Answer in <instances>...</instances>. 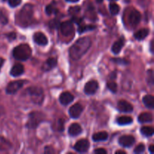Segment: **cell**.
<instances>
[{
  "instance_id": "obj_1",
  "label": "cell",
  "mask_w": 154,
  "mask_h": 154,
  "mask_svg": "<svg viewBox=\"0 0 154 154\" xmlns=\"http://www.w3.org/2000/svg\"><path fill=\"white\" fill-rule=\"evenodd\" d=\"M91 44V39L89 37L79 38L69 49V56L73 60H80L88 51Z\"/></svg>"
},
{
  "instance_id": "obj_2",
  "label": "cell",
  "mask_w": 154,
  "mask_h": 154,
  "mask_svg": "<svg viewBox=\"0 0 154 154\" xmlns=\"http://www.w3.org/2000/svg\"><path fill=\"white\" fill-rule=\"evenodd\" d=\"M33 12L34 10H33L32 5L26 4L20 11L19 13L16 15L15 23L20 26H29L32 23Z\"/></svg>"
},
{
  "instance_id": "obj_3",
  "label": "cell",
  "mask_w": 154,
  "mask_h": 154,
  "mask_svg": "<svg viewBox=\"0 0 154 154\" xmlns=\"http://www.w3.org/2000/svg\"><path fill=\"white\" fill-rule=\"evenodd\" d=\"M32 55V49L29 45L22 44L13 50V56L16 60L25 61L30 58Z\"/></svg>"
},
{
  "instance_id": "obj_4",
  "label": "cell",
  "mask_w": 154,
  "mask_h": 154,
  "mask_svg": "<svg viewBox=\"0 0 154 154\" xmlns=\"http://www.w3.org/2000/svg\"><path fill=\"white\" fill-rule=\"evenodd\" d=\"M27 93L28 95L31 98L32 101L34 103L41 105L44 100V91L41 87H31L29 89H27Z\"/></svg>"
},
{
  "instance_id": "obj_5",
  "label": "cell",
  "mask_w": 154,
  "mask_h": 154,
  "mask_svg": "<svg viewBox=\"0 0 154 154\" xmlns=\"http://www.w3.org/2000/svg\"><path fill=\"white\" fill-rule=\"evenodd\" d=\"M43 114L40 112H32L29 114V120L26 123V127L29 128V129H34L35 128L39 123L44 120Z\"/></svg>"
},
{
  "instance_id": "obj_6",
  "label": "cell",
  "mask_w": 154,
  "mask_h": 154,
  "mask_svg": "<svg viewBox=\"0 0 154 154\" xmlns=\"http://www.w3.org/2000/svg\"><path fill=\"white\" fill-rule=\"evenodd\" d=\"M25 84V81H14L12 82L9 83L8 84L7 87H6V93L9 95H13L16 93L19 90H20L23 85Z\"/></svg>"
},
{
  "instance_id": "obj_7",
  "label": "cell",
  "mask_w": 154,
  "mask_h": 154,
  "mask_svg": "<svg viewBox=\"0 0 154 154\" xmlns=\"http://www.w3.org/2000/svg\"><path fill=\"white\" fill-rule=\"evenodd\" d=\"M60 31H61L62 34L64 36H70L71 35L73 34L74 31H75V28H74V25L72 21L67 20L65 21L64 23L60 24Z\"/></svg>"
},
{
  "instance_id": "obj_8",
  "label": "cell",
  "mask_w": 154,
  "mask_h": 154,
  "mask_svg": "<svg viewBox=\"0 0 154 154\" xmlns=\"http://www.w3.org/2000/svg\"><path fill=\"white\" fill-rule=\"evenodd\" d=\"M90 142L87 139H81L75 144L74 149L78 153H87L90 148Z\"/></svg>"
},
{
  "instance_id": "obj_9",
  "label": "cell",
  "mask_w": 154,
  "mask_h": 154,
  "mask_svg": "<svg viewBox=\"0 0 154 154\" xmlns=\"http://www.w3.org/2000/svg\"><path fill=\"white\" fill-rule=\"evenodd\" d=\"M83 111H84V107L83 105H81L80 103L75 104L74 105H72L69 110V115L73 119H78L79 118L80 116L82 114Z\"/></svg>"
},
{
  "instance_id": "obj_10",
  "label": "cell",
  "mask_w": 154,
  "mask_h": 154,
  "mask_svg": "<svg viewBox=\"0 0 154 154\" xmlns=\"http://www.w3.org/2000/svg\"><path fill=\"white\" fill-rule=\"evenodd\" d=\"M129 23L132 26H136L139 24L141 20V15L138 11L132 10L131 11L129 14Z\"/></svg>"
},
{
  "instance_id": "obj_11",
  "label": "cell",
  "mask_w": 154,
  "mask_h": 154,
  "mask_svg": "<svg viewBox=\"0 0 154 154\" xmlns=\"http://www.w3.org/2000/svg\"><path fill=\"white\" fill-rule=\"evenodd\" d=\"M99 89V84L96 81H90L84 87V93L87 95H93Z\"/></svg>"
},
{
  "instance_id": "obj_12",
  "label": "cell",
  "mask_w": 154,
  "mask_h": 154,
  "mask_svg": "<svg viewBox=\"0 0 154 154\" xmlns=\"http://www.w3.org/2000/svg\"><path fill=\"white\" fill-rule=\"evenodd\" d=\"M135 142V138L132 135H123L119 138V144L123 147H132Z\"/></svg>"
},
{
  "instance_id": "obj_13",
  "label": "cell",
  "mask_w": 154,
  "mask_h": 154,
  "mask_svg": "<svg viewBox=\"0 0 154 154\" xmlns=\"http://www.w3.org/2000/svg\"><path fill=\"white\" fill-rule=\"evenodd\" d=\"M33 40L37 45H41V46H45L48 44V38L45 36L44 33L40 32L35 33L33 35Z\"/></svg>"
},
{
  "instance_id": "obj_14",
  "label": "cell",
  "mask_w": 154,
  "mask_h": 154,
  "mask_svg": "<svg viewBox=\"0 0 154 154\" xmlns=\"http://www.w3.org/2000/svg\"><path fill=\"white\" fill-rule=\"evenodd\" d=\"M59 100H60V103L62 105H64V106H66V105H69V104L73 102L74 96L69 92H64V93H61V95L60 96V98H59Z\"/></svg>"
},
{
  "instance_id": "obj_15",
  "label": "cell",
  "mask_w": 154,
  "mask_h": 154,
  "mask_svg": "<svg viewBox=\"0 0 154 154\" xmlns=\"http://www.w3.org/2000/svg\"><path fill=\"white\" fill-rule=\"evenodd\" d=\"M118 109L120 112L130 113L133 111V107L129 102L125 100H120L117 104Z\"/></svg>"
},
{
  "instance_id": "obj_16",
  "label": "cell",
  "mask_w": 154,
  "mask_h": 154,
  "mask_svg": "<svg viewBox=\"0 0 154 154\" xmlns=\"http://www.w3.org/2000/svg\"><path fill=\"white\" fill-rule=\"evenodd\" d=\"M57 66V60L54 57H50L47 60V61L44 63L42 66V69L45 72H48Z\"/></svg>"
},
{
  "instance_id": "obj_17",
  "label": "cell",
  "mask_w": 154,
  "mask_h": 154,
  "mask_svg": "<svg viewBox=\"0 0 154 154\" xmlns=\"http://www.w3.org/2000/svg\"><path fill=\"white\" fill-rule=\"evenodd\" d=\"M24 72V66L20 63H17L12 67L11 70L10 72V75L12 77H18L23 74Z\"/></svg>"
},
{
  "instance_id": "obj_18",
  "label": "cell",
  "mask_w": 154,
  "mask_h": 154,
  "mask_svg": "<svg viewBox=\"0 0 154 154\" xmlns=\"http://www.w3.org/2000/svg\"><path fill=\"white\" fill-rule=\"evenodd\" d=\"M124 43H125V38L123 37H121L120 39H118V40H117L116 42H114V44L113 45L112 48H111L112 52L114 53V54H120L122 48H123V45H124Z\"/></svg>"
},
{
  "instance_id": "obj_19",
  "label": "cell",
  "mask_w": 154,
  "mask_h": 154,
  "mask_svg": "<svg viewBox=\"0 0 154 154\" xmlns=\"http://www.w3.org/2000/svg\"><path fill=\"white\" fill-rule=\"evenodd\" d=\"M82 132V128L78 123H72L69 128V134L71 136H77Z\"/></svg>"
},
{
  "instance_id": "obj_20",
  "label": "cell",
  "mask_w": 154,
  "mask_h": 154,
  "mask_svg": "<svg viewBox=\"0 0 154 154\" xmlns=\"http://www.w3.org/2000/svg\"><path fill=\"white\" fill-rule=\"evenodd\" d=\"M138 120L141 123H150V122L153 121V114L149 112L142 113L138 116Z\"/></svg>"
},
{
  "instance_id": "obj_21",
  "label": "cell",
  "mask_w": 154,
  "mask_h": 154,
  "mask_svg": "<svg viewBox=\"0 0 154 154\" xmlns=\"http://www.w3.org/2000/svg\"><path fill=\"white\" fill-rule=\"evenodd\" d=\"M12 145L10 141L2 136H0V151H8L11 149Z\"/></svg>"
},
{
  "instance_id": "obj_22",
  "label": "cell",
  "mask_w": 154,
  "mask_h": 154,
  "mask_svg": "<svg viewBox=\"0 0 154 154\" xmlns=\"http://www.w3.org/2000/svg\"><path fill=\"white\" fill-rule=\"evenodd\" d=\"M108 138V134L106 132H100L95 133L93 135V140L96 142L98 141H106Z\"/></svg>"
},
{
  "instance_id": "obj_23",
  "label": "cell",
  "mask_w": 154,
  "mask_h": 154,
  "mask_svg": "<svg viewBox=\"0 0 154 154\" xmlns=\"http://www.w3.org/2000/svg\"><path fill=\"white\" fill-rule=\"evenodd\" d=\"M143 102L146 107L148 108L153 109L154 108V98L151 95H146L143 98Z\"/></svg>"
},
{
  "instance_id": "obj_24",
  "label": "cell",
  "mask_w": 154,
  "mask_h": 154,
  "mask_svg": "<svg viewBox=\"0 0 154 154\" xmlns=\"http://www.w3.org/2000/svg\"><path fill=\"white\" fill-rule=\"evenodd\" d=\"M149 34V29H140L138 30V32L135 33L134 35V37L138 41H141L143 39L145 38Z\"/></svg>"
},
{
  "instance_id": "obj_25",
  "label": "cell",
  "mask_w": 154,
  "mask_h": 154,
  "mask_svg": "<svg viewBox=\"0 0 154 154\" xmlns=\"http://www.w3.org/2000/svg\"><path fill=\"white\" fill-rule=\"evenodd\" d=\"M133 122V119L131 117H128V116H123L117 119V123H118L120 126H125V125H129Z\"/></svg>"
},
{
  "instance_id": "obj_26",
  "label": "cell",
  "mask_w": 154,
  "mask_h": 154,
  "mask_svg": "<svg viewBox=\"0 0 154 154\" xmlns=\"http://www.w3.org/2000/svg\"><path fill=\"white\" fill-rule=\"evenodd\" d=\"M45 12H46V14L48 15L56 14L58 12V9L56 7L55 3L53 2L51 4L48 5L46 7V8H45Z\"/></svg>"
},
{
  "instance_id": "obj_27",
  "label": "cell",
  "mask_w": 154,
  "mask_h": 154,
  "mask_svg": "<svg viewBox=\"0 0 154 154\" xmlns=\"http://www.w3.org/2000/svg\"><path fill=\"white\" fill-rule=\"evenodd\" d=\"M96 29V26L93 25H83L82 23L79 24V27H78V32L80 34L81 33H84L85 32L87 31H92V30H94Z\"/></svg>"
},
{
  "instance_id": "obj_28",
  "label": "cell",
  "mask_w": 154,
  "mask_h": 154,
  "mask_svg": "<svg viewBox=\"0 0 154 154\" xmlns=\"http://www.w3.org/2000/svg\"><path fill=\"white\" fill-rule=\"evenodd\" d=\"M141 133L146 137H150L153 135V129L150 126H143L141 128Z\"/></svg>"
},
{
  "instance_id": "obj_29",
  "label": "cell",
  "mask_w": 154,
  "mask_h": 154,
  "mask_svg": "<svg viewBox=\"0 0 154 154\" xmlns=\"http://www.w3.org/2000/svg\"><path fill=\"white\" fill-rule=\"evenodd\" d=\"M109 9L112 15H117L120 12V6L116 3H111L109 5Z\"/></svg>"
},
{
  "instance_id": "obj_30",
  "label": "cell",
  "mask_w": 154,
  "mask_h": 154,
  "mask_svg": "<svg viewBox=\"0 0 154 154\" xmlns=\"http://www.w3.org/2000/svg\"><path fill=\"white\" fill-rule=\"evenodd\" d=\"M60 24H61V23L60 22L59 20L54 19L49 22V26L50 28L53 29H57L60 28Z\"/></svg>"
},
{
  "instance_id": "obj_31",
  "label": "cell",
  "mask_w": 154,
  "mask_h": 154,
  "mask_svg": "<svg viewBox=\"0 0 154 154\" xmlns=\"http://www.w3.org/2000/svg\"><path fill=\"white\" fill-rule=\"evenodd\" d=\"M107 87H108V90L112 92V93H116L117 92V84L115 82H113V81L108 82V84H107Z\"/></svg>"
},
{
  "instance_id": "obj_32",
  "label": "cell",
  "mask_w": 154,
  "mask_h": 154,
  "mask_svg": "<svg viewBox=\"0 0 154 154\" xmlns=\"http://www.w3.org/2000/svg\"><path fill=\"white\" fill-rule=\"evenodd\" d=\"M144 150H145V146H144V144H138L136 147H135V150H134V153H137V154L142 153H144Z\"/></svg>"
},
{
  "instance_id": "obj_33",
  "label": "cell",
  "mask_w": 154,
  "mask_h": 154,
  "mask_svg": "<svg viewBox=\"0 0 154 154\" xmlns=\"http://www.w3.org/2000/svg\"><path fill=\"white\" fill-rule=\"evenodd\" d=\"M80 11H81V8L79 6H74V7L69 8V14H71L72 15H75L78 13H79Z\"/></svg>"
},
{
  "instance_id": "obj_34",
  "label": "cell",
  "mask_w": 154,
  "mask_h": 154,
  "mask_svg": "<svg viewBox=\"0 0 154 154\" xmlns=\"http://www.w3.org/2000/svg\"><path fill=\"white\" fill-rule=\"evenodd\" d=\"M147 83L151 85L153 84V72L152 69L147 71Z\"/></svg>"
},
{
  "instance_id": "obj_35",
  "label": "cell",
  "mask_w": 154,
  "mask_h": 154,
  "mask_svg": "<svg viewBox=\"0 0 154 154\" xmlns=\"http://www.w3.org/2000/svg\"><path fill=\"white\" fill-rule=\"evenodd\" d=\"M8 17H6V15L2 11H0V23L5 25V24L8 23Z\"/></svg>"
},
{
  "instance_id": "obj_36",
  "label": "cell",
  "mask_w": 154,
  "mask_h": 154,
  "mask_svg": "<svg viewBox=\"0 0 154 154\" xmlns=\"http://www.w3.org/2000/svg\"><path fill=\"white\" fill-rule=\"evenodd\" d=\"M21 3V0H8V5L11 8H15L20 5Z\"/></svg>"
},
{
  "instance_id": "obj_37",
  "label": "cell",
  "mask_w": 154,
  "mask_h": 154,
  "mask_svg": "<svg viewBox=\"0 0 154 154\" xmlns=\"http://www.w3.org/2000/svg\"><path fill=\"white\" fill-rule=\"evenodd\" d=\"M113 61L114 63H117L118 64H123V65H128L129 63V62L128 60H123V59H120V58H116V59H113Z\"/></svg>"
},
{
  "instance_id": "obj_38",
  "label": "cell",
  "mask_w": 154,
  "mask_h": 154,
  "mask_svg": "<svg viewBox=\"0 0 154 154\" xmlns=\"http://www.w3.org/2000/svg\"><path fill=\"white\" fill-rule=\"evenodd\" d=\"M57 123L59 124L58 127H57L58 131H60V132L63 131V129H64V123H63V120L62 119H60L58 120V122H57Z\"/></svg>"
},
{
  "instance_id": "obj_39",
  "label": "cell",
  "mask_w": 154,
  "mask_h": 154,
  "mask_svg": "<svg viewBox=\"0 0 154 154\" xmlns=\"http://www.w3.org/2000/svg\"><path fill=\"white\" fill-rule=\"evenodd\" d=\"M7 37H8V40L11 42V41H14L15 38H16L17 35H16V33H14V32H11V33H8V34L7 35Z\"/></svg>"
},
{
  "instance_id": "obj_40",
  "label": "cell",
  "mask_w": 154,
  "mask_h": 154,
  "mask_svg": "<svg viewBox=\"0 0 154 154\" xmlns=\"http://www.w3.org/2000/svg\"><path fill=\"white\" fill-rule=\"evenodd\" d=\"M94 153L96 154H106L107 150L104 148H98L94 150Z\"/></svg>"
},
{
  "instance_id": "obj_41",
  "label": "cell",
  "mask_w": 154,
  "mask_h": 154,
  "mask_svg": "<svg viewBox=\"0 0 154 154\" xmlns=\"http://www.w3.org/2000/svg\"><path fill=\"white\" fill-rule=\"evenodd\" d=\"M45 153H54V152H55V151H54V148H53V147H49V146H48V147H45Z\"/></svg>"
},
{
  "instance_id": "obj_42",
  "label": "cell",
  "mask_w": 154,
  "mask_h": 154,
  "mask_svg": "<svg viewBox=\"0 0 154 154\" xmlns=\"http://www.w3.org/2000/svg\"><path fill=\"white\" fill-rule=\"evenodd\" d=\"M150 52L152 53V54H153V40H152L151 42H150Z\"/></svg>"
},
{
  "instance_id": "obj_43",
  "label": "cell",
  "mask_w": 154,
  "mask_h": 154,
  "mask_svg": "<svg viewBox=\"0 0 154 154\" xmlns=\"http://www.w3.org/2000/svg\"><path fill=\"white\" fill-rule=\"evenodd\" d=\"M4 63H5L4 59H2V58H1V57H0V70H1V69H2V67Z\"/></svg>"
},
{
  "instance_id": "obj_44",
  "label": "cell",
  "mask_w": 154,
  "mask_h": 154,
  "mask_svg": "<svg viewBox=\"0 0 154 154\" xmlns=\"http://www.w3.org/2000/svg\"><path fill=\"white\" fill-rule=\"evenodd\" d=\"M115 153H116V154H120V153H121V154H126V153L124 151V150H117V151H116Z\"/></svg>"
},
{
  "instance_id": "obj_45",
  "label": "cell",
  "mask_w": 154,
  "mask_h": 154,
  "mask_svg": "<svg viewBox=\"0 0 154 154\" xmlns=\"http://www.w3.org/2000/svg\"><path fill=\"white\" fill-rule=\"evenodd\" d=\"M153 148H154L153 145H150V147H149V150H150V153H153Z\"/></svg>"
},
{
  "instance_id": "obj_46",
  "label": "cell",
  "mask_w": 154,
  "mask_h": 154,
  "mask_svg": "<svg viewBox=\"0 0 154 154\" xmlns=\"http://www.w3.org/2000/svg\"><path fill=\"white\" fill-rule=\"evenodd\" d=\"M111 75H113V76L112 75H111V76H110V78H113V79H115L116 78V72H114L112 74H111Z\"/></svg>"
},
{
  "instance_id": "obj_47",
  "label": "cell",
  "mask_w": 154,
  "mask_h": 154,
  "mask_svg": "<svg viewBox=\"0 0 154 154\" xmlns=\"http://www.w3.org/2000/svg\"><path fill=\"white\" fill-rule=\"evenodd\" d=\"M66 2H78L80 0H66Z\"/></svg>"
},
{
  "instance_id": "obj_48",
  "label": "cell",
  "mask_w": 154,
  "mask_h": 154,
  "mask_svg": "<svg viewBox=\"0 0 154 154\" xmlns=\"http://www.w3.org/2000/svg\"><path fill=\"white\" fill-rule=\"evenodd\" d=\"M103 2V0H96V2L98 3H102Z\"/></svg>"
},
{
  "instance_id": "obj_49",
  "label": "cell",
  "mask_w": 154,
  "mask_h": 154,
  "mask_svg": "<svg viewBox=\"0 0 154 154\" xmlns=\"http://www.w3.org/2000/svg\"><path fill=\"white\" fill-rule=\"evenodd\" d=\"M125 2H126V3H128V2H130V0H124Z\"/></svg>"
},
{
  "instance_id": "obj_50",
  "label": "cell",
  "mask_w": 154,
  "mask_h": 154,
  "mask_svg": "<svg viewBox=\"0 0 154 154\" xmlns=\"http://www.w3.org/2000/svg\"><path fill=\"white\" fill-rule=\"evenodd\" d=\"M110 1H117V0H110Z\"/></svg>"
},
{
  "instance_id": "obj_51",
  "label": "cell",
  "mask_w": 154,
  "mask_h": 154,
  "mask_svg": "<svg viewBox=\"0 0 154 154\" xmlns=\"http://www.w3.org/2000/svg\"><path fill=\"white\" fill-rule=\"evenodd\" d=\"M2 1H6V0H2Z\"/></svg>"
}]
</instances>
